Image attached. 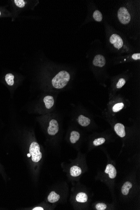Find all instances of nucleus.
Wrapping results in <instances>:
<instances>
[{
    "instance_id": "nucleus-1",
    "label": "nucleus",
    "mask_w": 140,
    "mask_h": 210,
    "mask_svg": "<svg viewBox=\"0 0 140 210\" xmlns=\"http://www.w3.org/2000/svg\"><path fill=\"white\" fill-rule=\"evenodd\" d=\"M70 79V75L67 71L62 70L58 73L52 79L53 87L56 89H61L64 87Z\"/></svg>"
},
{
    "instance_id": "nucleus-2",
    "label": "nucleus",
    "mask_w": 140,
    "mask_h": 210,
    "mask_svg": "<svg viewBox=\"0 0 140 210\" xmlns=\"http://www.w3.org/2000/svg\"><path fill=\"white\" fill-rule=\"evenodd\" d=\"M29 152L32 156L33 162H38L42 157V154L40 151V147L37 142H33L30 146Z\"/></svg>"
},
{
    "instance_id": "nucleus-3",
    "label": "nucleus",
    "mask_w": 140,
    "mask_h": 210,
    "mask_svg": "<svg viewBox=\"0 0 140 210\" xmlns=\"http://www.w3.org/2000/svg\"><path fill=\"white\" fill-rule=\"evenodd\" d=\"M117 16L120 22L123 25H127L130 22L131 16L126 8L122 7L119 9Z\"/></svg>"
},
{
    "instance_id": "nucleus-4",
    "label": "nucleus",
    "mask_w": 140,
    "mask_h": 210,
    "mask_svg": "<svg viewBox=\"0 0 140 210\" xmlns=\"http://www.w3.org/2000/svg\"><path fill=\"white\" fill-rule=\"evenodd\" d=\"M111 44L113 45L115 48L120 49L123 46V41L120 36L116 34H113L110 38Z\"/></svg>"
},
{
    "instance_id": "nucleus-5",
    "label": "nucleus",
    "mask_w": 140,
    "mask_h": 210,
    "mask_svg": "<svg viewBox=\"0 0 140 210\" xmlns=\"http://www.w3.org/2000/svg\"><path fill=\"white\" fill-rule=\"evenodd\" d=\"M58 130L59 125L57 121L54 119L51 120L48 128V134L51 135H55L58 132Z\"/></svg>"
},
{
    "instance_id": "nucleus-6",
    "label": "nucleus",
    "mask_w": 140,
    "mask_h": 210,
    "mask_svg": "<svg viewBox=\"0 0 140 210\" xmlns=\"http://www.w3.org/2000/svg\"><path fill=\"white\" fill-rule=\"evenodd\" d=\"M94 65L96 66L102 67L105 66L106 63V60L104 56L101 55L96 56L93 61Z\"/></svg>"
},
{
    "instance_id": "nucleus-7",
    "label": "nucleus",
    "mask_w": 140,
    "mask_h": 210,
    "mask_svg": "<svg viewBox=\"0 0 140 210\" xmlns=\"http://www.w3.org/2000/svg\"><path fill=\"white\" fill-rule=\"evenodd\" d=\"M115 131L117 135L121 138H123L125 136V132L124 125L120 123H118L115 125L114 127Z\"/></svg>"
},
{
    "instance_id": "nucleus-8",
    "label": "nucleus",
    "mask_w": 140,
    "mask_h": 210,
    "mask_svg": "<svg viewBox=\"0 0 140 210\" xmlns=\"http://www.w3.org/2000/svg\"><path fill=\"white\" fill-rule=\"evenodd\" d=\"M105 173L108 174L110 178L114 179L116 177V169L112 164H109L107 165L105 169Z\"/></svg>"
},
{
    "instance_id": "nucleus-9",
    "label": "nucleus",
    "mask_w": 140,
    "mask_h": 210,
    "mask_svg": "<svg viewBox=\"0 0 140 210\" xmlns=\"http://www.w3.org/2000/svg\"><path fill=\"white\" fill-rule=\"evenodd\" d=\"M44 102L45 107L48 109H51L53 106L54 104V99L53 97L51 96H47L44 98Z\"/></svg>"
},
{
    "instance_id": "nucleus-10",
    "label": "nucleus",
    "mask_w": 140,
    "mask_h": 210,
    "mask_svg": "<svg viewBox=\"0 0 140 210\" xmlns=\"http://www.w3.org/2000/svg\"><path fill=\"white\" fill-rule=\"evenodd\" d=\"M78 122L82 126L86 127L89 125L91 121L89 118L83 115H81L78 118Z\"/></svg>"
},
{
    "instance_id": "nucleus-11",
    "label": "nucleus",
    "mask_w": 140,
    "mask_h": 210,
    "mask_svg": "<svg viewBox=\"0 0 140 210\" xmlns=\"http://www.w3.org/2000/svg\"><path fill=\"white\" fill-rule=\"evenodd\" d=\"M60 198V196L54 191L51 192L48 195V201L50 203H54L57 202Z\"/></svg>"
},
{
    "instance_id": "nucleus-12",
    "label": "nucleus",
    "mask_w": 140,
    "mask_h": 210,
    "mask_svg": "<svg viewBox=\"0 0 140 210\" xmlns=\"http://www.w3.org/2000/svg\"><path fill=\"white\" fill-rule=\"evenodd\" d=\"M82 169L77 166H73L70 169V174L73 177H76L79 176L82 173Z\"/></svg>"
},
{
    "instance_id": "nucleus-13",
    "label": "nucleus",
    "mask_w": 140,
    "mask_h": 210,
    "mask_svg": "<svg viewBox=\"0 0 140 210\" xmlns=\"http://www.w3.org/2000/svg\"><path fill=\"white\" fill-rule=\"evenodd\" d=\"M132 184L130 182L125 183L121 189L122 192L125 195H127L129 193L130 189L132 188Z\"/></svg>"
},
{
    "instance_id": "nucleus-14",
    "label": "nucleus",
    "mask_w": 140,
    "mask_h": 210,
    "mask_svg": "<svg viewBox=\"0 0 140 210\" xmlns=\"http://www.w3.org/2000/svg\"><path fill=\"white\" fill-rule=\"evenodd\" d=\"M88 200V196L84 192H79L76 196V200L80 203H85Z\"/></svg>"
},
{
    "instance_id": "nucleus-15",
    "label": "nucleus",
    "mask_w": 140,
    "mask_h": 210,
    "mask_svg": "<svg viewBox=\"0 0 140 210\" xmlns=\"http://www.w3.org/2000/svg\"><path fill=\"white\" fill-rule=\"evenodd\" d=\"M80 135L79 132L76 131H73L70 134V141L72 144H75L79 140Z\"/></svg>"
},
{
    "instance_id": "nucleus-16",
    "label": "nucleus",
    "mask_w": 140,
    "mask_h": 210,
    "mask_svg": "<svg viewBox=\"0 0 140 210\" xmlns=\"http://www.w3.org/2000/svg\"><path fill=\"white\" fill-rule=\"evenodd\" d=\"M5 81L7 84L9 86H13L14 84V75L11 73L7 74L5 76Z\"/></svg>"
},
{
    "instance_id": "nucleus-17",
    "label": "nucleus",
    "mask_w": 140,
    "mask_h": 210,
    "mask_svg": "<svg viewBox=\"0 0 140 210\" xmlns=\"http://www.w3.org/2000/svg\"><path fill=\"white\" fill-rule=\"evenodd\" d=\"M93 17L96 22H100L102 19V13L98 10H96L93 13Z\"/></svg>"
},
{
    "instance_id": "nucleus-18",
    "label": "nucleus",
    "mask_w": 140,
    "mask_h": 210,
    "mask_svg": "<svg viewBox=\"0 0 140 210\" xmlns=\"http://www.w3.org/2000/svg\"><path fill=\"white\" fill-rule=\"evenodd\" d=\"M124 107V104L123 103H119L115 104L113 108V110L115 113L119 112Z\"/></svg>"
},
{
    "instance_id": "nucleus-19",
    "label": "nucleus",
    "mask_w": 140,
    "mask_h": 210,
    "mask_svg": "<svg viewBox=\"0 0 140 210\" xmlns=\"http://www.w3.org/2000/svg\"><path fill=\"white\" fill-rule=\"evenodd\" d=\"M105 141V139L103 138H100L96 139L93 142L94 146H98L104 144Z\"/></svg>"
},
{
    "instance_id": "nucleus-20",
    "label": "nucleus",
    "mask_w": 140,
    "mask_h": 210,
    "mask_svg": "<svg viewBox=\"0 0 140 210\" xmlns=\"http://www.w3.org/2000/svg\"><path fill=\"white\" fill-rule=\"evenodd\" d=\"M96 208L97 210H105L107 208V205L104 203H99L96 204Z\"/></svg>"
},
{
    "instance_id": "nucleus-21",
    "label": "nucleus",
    "mask_w": 140,
    "mask_h": 210,
    "mask_svg": "<svg viewBox=\"0 0 140 210\" xmlns=\"http://www.w3.org/2000/svg\"><path fill=\"white\" fill-rule=\"evenodd\" d=\"M14 3L17 6L23 8L25 6V2L23 0H14Z\"/></svg>"
},
{
    "instance_id": "nucleus-22",
    "label": "nucleus",
    "mask_w": 140,
    "mask_h": 210,
    "mask_svg": "<svg viewBox=\"0 0 140 210\" xmlns=\"http://www.w3.org/2000/svg\"><path fill=\"white\" fill-rule=\"evenodd\" d=\"M125 84V80L123 78H120L117 84V89H120L123 87Z\"/></svg>"
},
{
    "instance_id": "nucleus-23",
    "label": "nucleus",
    "mask_w": 140,
    "mask_h": 210,
    "mask_svg": "<svg viewBox=\"0 0 140 210\" xmlns=\"http://www.w3.org/2000/svg\"><path fill=\"white\" fill-rule=\"evenodd\" d=\"M132 58L135 60H138L140 59V54H135L132 55Z\"/></svg>"
},
{
    "instance_id": "nucleus-24",
    "label": "nucleus",
    "mask_w": 140,
    "mask_h": 210,
    "mask_svg": "<svg viewBox=\"0 0 140 210\" xmlns=\"http://www.w3.org/2000/svg\"><path fill=\"white\" fill-rule=\"evenodd\" d=\"M44 209L41 207H37L34 208L32 210H43Z\"/></svg>"
},
{
    "instance_id": "nucleus-25",
    "label": "nucleus",
    "mask_w": 140,
    "mask_h": 210,
    "mask_svg": "<svg viewBox=\"0 0 140 210\" xmlns=\"http://www.w3.org/2000/svg\"><path fill=\"white\" fill-rule=\"evenodd\" d=\"M27 155H28V157H30L31 156V155H30V154H28Z\"/></svg>"
},
{
    "instance_id": "nucleus-26",
    "label": "nucleus",
    "mask_w": 140,
    "mask_h": 210,
    "mask_svg": "<svg viewBox=\"0 0 140 210\" xmlns=\"http://www.w3.org/2000/svg\"><path fill=\"white\" fill-rule=\"evenodd\" d=\"M1 11H0V16H1Z\"/></svg>"
}]
</instances>
